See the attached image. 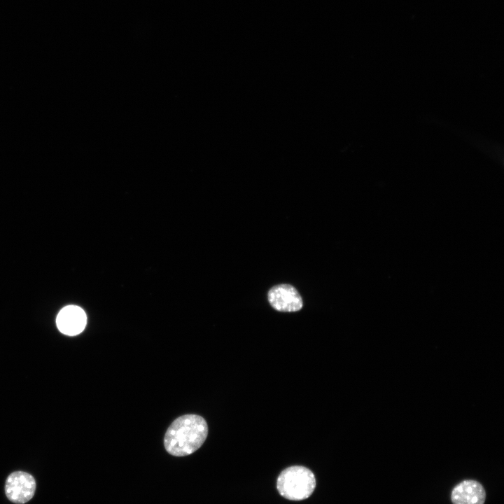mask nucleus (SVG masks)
Here are the masks:
<instances>
[{
	"label": "nucleus",
	"mask_w": 504,
	"mask_h": 504,
	"mask_svg": "<svg viewBox=\"0 0 504 504\" xmlns=\"http://www.w3.org/2000/svg\"><path fill=\"white\" fill-rule=\"evenodd\" d=\"M208 426L204 419L196 414H186L176 419L164 435L167 451L175 456H185L197 450L205 441Z\"/></svg>",
	"instance_id": "nucleus-1"
},
{
	"label": "nucleus",
	"mask_w": 504,
	"mask_h": 504,
	"mask_svg": "<svg viewBox=\"0 0 504 504\" xmlns=\"http://www.w3.org/2000/svg\"><path fill=\"white\" fill-rule=\"evenodd\" d=\"M316 486L313 472L301 465H294L284 470L277 479L276 487L279 493L291 500H301L309 498Z\"/></svg>",
	"instance_id": "nucleus-2"
},
{
	"label": "nucleus",
	"mask_w": 504,
	"mask_h": 504,
	"mask_svg": "<svg viewBox=\"0 0 504 504\" xmlns=\"http://www.w3.org/2000/svg\"><path fill=\"white\" fill-rule=\"evenodd\" d=\"M36 482L28 472L16 471L11 473L5 484V493L9 500L17 504L28 502L34 496Z\"/></svg>",
	"instance_id": "nucleus-3"
},
{
	"label": "nucleus",
	"mask_w": 504,
	"mask_h": 504,
	"mask_svg": "<svg viewBox=\"0 0 504 504\" xmlns=\"http://www.w3.org/2000/svg\"><path fill=\"white\" fill-rule=\"evenodd\" d=\"M270 305L279 312H295L303 306L301 295L297 289L289 284H279L272 287L267 294Z\"/></svg>",
	"instance_id": "nucleus-4"
},
{
	"label": "nucleus",
	"mask_w": 504,
	"mask_h": 504,
	"mask_svg": "<svg viewBox=\"0 0 504 504\" xmlns=\"http://www.w3.org/2000/svg\"><path fill=\"white\" fill-rule=\"evenodd\" d=\"M86 323L87 317L85 312L76 305H69L62 308L56 318L59 330L69 336L80 333L84 330Z\"/></svg>",
	"instance_id": "nucleus-5"
},
{
	"label": "nucleus",
	"mask_w": 504,
	"mask_h": 504,
	"mask_svg": "<svg viewBox=\"0 0 504 504\" xmlns=\"http://www.w3.org/2000/svg\"><path fill=\"white\" fill-rule=\"evenodd\" d=\"M451 498L454 504H484L486 493L478 482L465 480L454 488Z\"/></svg>",
	"instance_id": "nucleus-6"
}]
</instances>
